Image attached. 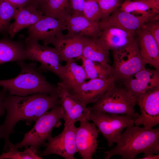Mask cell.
Segmentation results:
<instances>
[{"label": "cell", "mask_w": 159, "mask_h": 159, "mask_svg": "<svg viewBox=\"0 0 159 159\" xmlns=\"http://www.w3.org/2000/svg\"><path fill=\"white\" fill-rule=\"evenodd\" d=\"M6 115L3 124L0 126V138L5 141L6 151L10 143V135L15 132L16 123L25 120L30 125L54 107L61 105L58 96L39 93L26 96L11 95L7 93L4 100Z\"/></svg>", "instance_id": "cell-1"}, {"label": "cell", "mask_w": 159, "mask_h": 159, "mask_svg": "<svg viewBox=\"0 0 159 159\" xmlns=\"http://www.w3.org/2000/svg\"><path fill=\"white\" fill-rule=\"evenodd\" d=\"M117 145L104 152V157L109 159L115 155L122 159H133L139 154L144 156L159 152V127L147 129L138 126H130L122 133Z\"/></svg>", "instance_id": "cell-2"}, {"label": "cell", "mask_w": 159, "mask_h": 159, "mask_svg": "<svg viewBox=\"0 0 159 159\" xmlns=\"http://www.w3.org/2000/svg\"><path fill=\"white\" fill-rule=\"evenodd\" d=\"M21 69L20 73L12 79L0 80V86L6 89L10 95L26 96L43 93L58 96L57 86L48 82L41 73L36 63L17 62Z\"/></svg>", "instance_id": "cell-3"}, {"label": "cell", "mask_w": 159, "mask_h": 159, "mask_svg": "<svg viewBox=\"0 0 159 159\" xmlns=\"http://www.w3.org/2000/svg\"><path fill=\"white\" fill-rule=\"evenodd\" d=\"M64 117L61 105L56 106L39 117L33 128L24 134L22 140L14 145L10 143L6 151L33 146L37 150L51 136L54 128L59 127Z\"/></svg>", "instance_id": "cell-4"}, {"label": "cell", "mask_w": 159, "mask_h": 159, "mask_svg": "<svg viewBox=\"0 0 159 159\" xmlns=\"http://www.w3.org/2000/svg\"><path fill=\"white\" fill-rule=\"evenodd\" d=\"M135 98L125 88L114 83L93 105L88 107L90 111L127 115L136 120L139 114L135 112Z\"/></svg>", "instance_id": "cell-5"}, {"label": "cell", "mask_w": 159, "mask_h": 159, "mask_svg": "<svg viewBox=\"0 0 159 159\" xmlns=\"http://www.w3.org/2000/svg\"><path fill=\"white\" fill-rule=\"evenodd\" d=\"M113 57L111 74L116 81H121L145 68L136 37L128 46L113 51Z\"/></svg>", "instance_id": "cell-6"}, {"label": "cell", "mask_w": 159, "mask_h": 159, "mask_svg": "<svg viewBox=\"0 0 159 159\" xmlns=\"http://www.w3.org/2000/svg\"><path fill=\"white\" fill-rule=\"evenodd\" d=\"M89 120L92 121L99 132L107 140L109 147L117 143L124 129L133 125L135 120L127 115L91 111Z\"/></svg>", "instance_id": "cell-7"}, {"label": "cell", "mask_w": 159, "mask_h": 159, "mask_svg": "<svg viewBox=\"0 0 159 159\" xmlns=\"http://www.w3.org/2000/svg\"><path fill=\"white\" fill-rule=\"evenodd\" d=\"M26 59L39 62L38 67L41 72L49 71L61 79L62 65L60 63L59 54L55 48L42 45L38 41L26 38L25 39Z\"/></svg>", "instance_id": "cell-8"}, {"label": "cell", "mask_w": 159, "mask_h": 159, "mask_svg": "<svg viewBox=\"0 0 159 159\" xmlns=\"http://www.w3.org/2000/svg\"><path fill=\"white\" fill-rule=\"evenodd\" d=\"M64 126L61 133L54 137L51 136L47 140L42 156L54 154L65 159H75L74 156L77 152L75 139L77 128L74 124L64 123Z\"/></svg>", "instance_id": "cell-9"}, {"label": "cell", "mask_w": 159, "mask_h": 159, "mask_svg": "<svg viewBox=\"0 0 159 159\" xmlns=\"http://www.w3.org/2000/svg\"><path fill=\"white\" fill-rule=\"evenodd\" d=\"M141 114L134 121L136 126L143 125L150 129L159 124V88L140 95L136 99Z\"/></svg>", "instance_id": "cell-10"}, {"label": "cell", "mask_w": 159, "mask_h": 159, "mask_svg": "<svg viewBox=\"0 0 159 159\" xmlns=\"http://www.w3.org/2000/svg\"><path fill=\"white\" fill-rule=\"evenodd\" d=\"M121 81L136 99L159 88V70L145 67Z\"/></svg>", "instance_id": "cell-11"}, {"label": "cell", "mask_w": 159, "mask_h": 159, "mask_svg": "<svg viewBox=\"0 0 159 159\" xmlns=\"http://www.w3.org/2000/svg\"><path fill=\"white\" fill-rule=\"evenodd\" d=\"M112 76L106 78H95L85 81L74 89L69 91L85 107L94 103L115 83Z\"/></svg>", "instance_id": "cell-12"}, {"label": "cell", "mask_w": 159, "mask_h": 159, "mask_svg": "<svg viewBox=\"0 0 159 159\" xmlns=\"http://www.w3.org/2000/svg\"><path fill=\"white\" fill-rule=\"evenodd\" d=\"M27 29V38L42 40L44 45H47L51 44L53 40L67 28L64 21L45 15Z\"/></svg>", "instance_id": "cell-13"}, {"label": "cell", "mask_w": 159, "mask_h": 159, "mask_svg": "<svg viewBox=\"0 0 159 159\" xmlns=\"http://www.w3.org/2000/svg\"><path fill=\"white\" fill-rule=\"evenodd\" d=\"M76 134L77 152L83 159H91L98 146L99 131L95 124L85 119L80 121Z\"/></svg>", "instance_id": "cell-14"}, {"label": "cell", "mask_w": 159, "mask_h": 159, "mask_svg": "<svg viewBox=\"0 0 159 159\" xmlns=\"http://www.w3.org/2000/svg\"><path fill=\"white\" fill-rule=\"evenodd\" d=\"M57 86L58 96L64 112V123L75 124L85 119L89 120L90 111L88 107L83 106L60 82Z\"/></svg>", "instance_id": "cell-15"}, {"label": "cell", "mask_w": 159, "mask_h": 159, "mask_svg": "<svg viewBox=\"0 0 159 159\" xmlns=\"http://www.w3.org/2000/svg\"><path fill=\"white\" fill-rule=\"evenodd\" d=\"M84 36L62 33L52 41L51 44L58 52L60 62H66L82 56Z\"/></svg>", "instance_id": "cell-16"}, {"label": "cell", "mask_w": 159, "mask_h": 159, "mask_svg": "<svg viewBox=\"0 0 159 159\" xmlns=\"http://www.w3.org/2000/svg\"><path fill=\"white\" fill-rule=\"evenodd\" d=\"M151 19L134 15L121 10L120 7L107 17L101 20L99 24L101 30L108 27H115L136 31L145 23Z\"/></svg>", "instance_id": "cell-17"}, {"label": "cell", "mask_w": 159, "mask_h": 159, "mask_svg": "<svg viewBox=\"0 0 159 159\" xmlns=\"http://www.w3.org/2000/svg\"><path fill=\"white\" fill-rule=\"evenodd\" d=\"M140 56L145 64L159 70V46L144 25L135 32Z\"/></svg>", "instance_id": "cell-18"}, {"label": "cell", "mask_w": 159, "mask_h": 159, "mask_svg": "<svg viewBox=\"0 0 159 159\" xmlns=\"http://www.w3.org/2000/svg\"><path fill=\"white\" fill-rule=\"evenodd\" d=\"M45 16L32 4L17 9L14 21L11 24L8 31L10 38H14L19 31L33 25Z\"/></svg>", "instance_id": "cell-19"}, {"label": "cell", "mask_w": 159, "mask_h": 159, "mask_svg": "<svg viewBox=\"0 0 159 159\" xmlns=\"http://www.w3.org/2000/svg\"><path fill=\"white\" fill-rule=\"evenodd\" d=\"M64 21L69 34L95 38L101 35L102 30L99 23L90 20L83 16L73 17L67 14Z\"/></svg>", "instance_id": "cell-20"}, {"label": "cell", "mask_w": 159, "mask_h": 159, "mask_svg": "<svg viewBox=\"0 0 159 159\" xmlns=\"http://www.w3.org/2000/svg\"><path fill=\"white\" fill-rule=\"evenodd\" d=\"M82 56L99 63L111 73L109 50L100 38L84 36Z\"/></svg>", "instance_id": "cell-21"}, {"label": "cell", "mask_w": 159, "mask_h": 159, "mask_svg": "<svg viewBox=\"0 0 159 159\" xmlns=\"http://www.w3.org/2000/svg\"><path fill=\"white\" fill-rule=\"evenodd\" d=\"M135 32L117 27H108L102 30L100 38L109 50L113 51L131 44L135 38Z\"/></svg>", "instance_id": "cell-22"}, {"label": "cell", "mask_w": 159, "mask_h": 159, "mask_svg": "<svg viewBox=\"0 0 159 159\" xmlns=\"http://www.w3.org/2000/svg\"><path fill=\"white\" fill-rule=\"evenodd\" d=\"M120 8L136 16L150 19L159 18V0H125Z\"/></svg>", "instance_id": "cell-23"}, {"label": "cell", "mask_w": 159, "mask_h": 159, "mask_svg": "<svg viewBox=\"0 0 159 159\" xmlns=\"http://www.w3.org/2000/svg\"><path fill=\"white\" fill-rule=\"evenodd\" d=\"M62 65L61 84L69 91L78 87L87 79L85 70L82 66L77 64L74 59L66 62Z\"/></svg>", "instance_id": "cell-24"}, {"label": "cell", "mask_w": 159, "mask_h": 159, "mask_svg": "<svg viewBox=\"0 0 159 159\" xmlns=\"http://www.w3.org/2000/svg\"><path fill=\"white\" fill-rule=\"evenodd\" d=\"M26 59L24 41H14L8 38L0 39V65Z\"/></svg>", "instance_id": "cell-25"}, {"label": "cell", "mask_w": 159, "mask_h": 159, "mask_svg": "<svg viewBox=\"0 0 159 159\" xmlns=\"http://www.w3.org/2000/svg\"><path fill=\"white\" fill-rule=\"evenodd\" d=\"M37 8L44 15L63 21L66 15L70 14L69 0H45Z\"/></svg>", "instance_id": "cell-26"}, {"label": "cell", "mask_w": 159, "mask_h": 159, "mask_svg": "<svg viewBox=\"0 0 159 159\" xmlns=\"http://www.w3.org/2000/svg\"><path fill=\"white\" fill-rule=\"evenodd\" d=\"M17 9L5 0H0V34L8 33L11 20L14 19Z\"/></svg>", "instance_id": "cell-27"}, {"label": "cell", "mask_w": 159, "mask_h": 159, "mask_svg": "<svg viewBox=\"0 0 159 159\" xmlns=\"http://www.w3.org/2000/svg\"><path fill=\"white\" fill-rule=\"evenodd\" d=\"M80 59L82 62L87 79L106 78L112 76L111 73L99 63L81 56Z\"/></svg>", "instance_id": "cell-28"}, {"label": "cell", "mask_w": 159, "mask_h": 159, "mask_svg": "<svg viewBox=\"0 0 159 159\" xmlns=\"http://www.w3.org/2000/svg\"><path fill=\"white\" fill-rule=\"evenodd\" d=\"M38 150L33 146H30L23 151L18 150H8L3 152L0 155V159H41L42 156L38 153Z\"/></svg>", "instance_id": "cell-29"}, {"label": "cell", "mask_w": 159, "mask_h": 159, "mask_svg": "<svg viewBox=\"0 0 159 159\" xmlns=\"http://www.w3.org/2000/svg\"><path fill=\"white\" fill-rule=\"evenodd\" d=\"M83 14L88 19L99 23L101 19V13L97 1L95 0H85Z\"/></svg>", "instance_id": "cell-30"}, {"label": "cell", "mask_w": 159, "mask_h": 159, "mask_svg": "<svg viewBox=\"0 0 159 159\" xmlns=\"http://www.w3.org/2000/svg\"><path fill=\"white\" fill-rule=\"evenodd\" d=\"M123 0H98L101 13V20L110 15L118 8H120Z\"/></svg>", "instance_id": "cell-31"}, {"label": "cell", "mask_w": 159, "mask_h": 159, "mask_svg": "<svg viewBox=\"0 0 159 159\" xmlns=\"http://www.w3.org/2000/svg\"><path fill=\"white\" fill-rule=\"evenodd\" d=\"M144 26L159 46V18L149 20L145 23Z\"/></svg>", "instance_id": "cell-32"}, {"label": "cell", "mask_w": 159, "mask_h": 159, "mask_svg": "<svg viewBox=\"0 0 159 159\" xmlns=\"http://www.w3.org/2000/svg\"><path fill=\"white\" fill-rule=\"evenodd\" d=\"M85 0H69V11L72 16H83Z\"/></svg>", "instance_id": "cell-33"}, {"label": "cell", "mask_w": 159, "mask_h": 159, "mask_svg": "<svg viewBox=\"0 0 159 159\" xmlns=\"http://www.w3.org/2000/svg\"><path fill=\"white\" fill-rule=\"evenodd\" d=\"M8 93L6 89L3 88L0 91V118L4 115L5 109L4 107V100Z\"/></svg>", "instance_id": "cell-34"}, {"label": "cell", "mask_w": 159, "mask_h": 159, "mask_svg": "<svg viewBox=\"0 0 159 159\" xmlns=\"http://www.w3.org/2000/svg\"><path fill=\"white\" fill-rule=\"evenodd\" d=\"M16 9L23 7L29 4L32 0H5Z\"/></svg>", "instance_id": "cell-35"}, {"label": "cell", "mask_w": 159, "mask_h": 159, "mask_svg": "<svg viewBox=\"0 0 159 159\" xmlns=\"http://www.w3.org/2000/svg\"><path fill=\"white\" fill-rule=\"evenodd\" d=\"M141 159H159V155L157 154V155L152 154L144 156Z\"/></svg>", "instance_id": "cell-36"}, {"label": "cell", "mask_w": 159, "mask_h": 159, "mask_svg": "<svg viewBox=\"0 0 159 159\" xmlns=\"http://www.w3.org/2000/svg\"><path fill=\"white\" fill-rule=\"evenodd\" d=\"M45 0H32L30 4L35 5L37 7Z\"/></svg>", "instance_id": "cell-37"}, {"label": "cell", "mask_w": 159, "mask_h": 159, "mask_svg": "<svg viewBox=\"0 0 159 159\" xmlns=\"http://www.w3.org/2000/svg\"><path fill=\"white\" fill-rule=\"evenodd\" d=\"M95 0V1H97L98 0Z\"/></svg>", "instance_id": "cell-38"}, {"label": "cell", "mask_w": 159, "mask_h": 159, "mask_svg": "<svg viewBox=\"0 0 159 159\" xmlns=\"http://www.w3.org/2000/svg\"></svg>", "instance_id": "cell-39"}]
</instances>
